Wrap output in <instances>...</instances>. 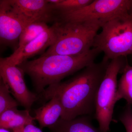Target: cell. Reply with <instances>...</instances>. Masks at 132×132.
<instances>
[{"label":"cell","mask_w":132,"mask_h":132,"mask_svg":"<svg viewBox=\"0 0 132 132\" xmlns=\"http://www.w3.org/2000/svg\"><path fill=\"white\" fill-rule=\"evenodd\" d=\"M110 61L103 57L92 63L68 80L48 86L38 95L43 105L57 97L63 108L60 118L71 120L79 116L95 114L97 92Z\"/></svg>","instance_id":"obj_1"},{"label":"cell","mask_w":132,"mask_h":132,"mask_svg":"<svg viewBox=\"0 0 132 132\" xmlns=\"http://www.w3.org/2000/svg\"><path fill=\"white\" fill-rule=\"evenodd\" d=\"M101 52L93 48L79 55H42L38 59L26 61L17 66L30 77L33 87L39 95L47 86L61 82L65 77L94 62Z\"/></svg>","instance_id":"obj_2"},{"label":"cell","mask_w":132,"mask_h":132,"mask_svg":"<svg viewBox=\"0 0 132 132\" xmlns=\"http://www.w3.org/2000/svg\"><path fill=\"white\" fill-rule=\"evenodd\" d=\"M104 22L98 20L54 22L56 40L42 55L73 56L88 52L93 48L95 36Z\"/></svg>","instance_id":"obj_3"},{"label":"cell","mask_w":132,"mask_h":132,"mask_svg":"<svg viewBox=\"0 0 132 132\" xmlns=\"http://www.w3.org/2000/svg\"><path fill=\"white\" fill-rule=\"evenodd\" d=\"M95 38L93 48L109 60L132 54V12L105 22Z\"/></svg>","instance_id":"obj_4"},{"label":"cell","mask_w":132,"mask_h":132,"mask_svg":"<svg viewBox=\"0 0 132 132\" xmlns=\"http://www.w3.org/2000/svg\"><path fill=\"white\" fill-rule=\"evenodd\" d=\"M128 63L126 57H121L110 61L105 74L98 90L95 101L94 116L101 132L110 131L114 108L116 103L117 77Z\"/></svg>","instance_id":"obj_5"},{"label":"cell","mask_w":132,"mask_h":132,"mask_svg":"<svg viewBox=\"0 0 132 132\" xmlns=\"http://www.w3.org/2000/svg\"><path fill=\"white\" fill-rule=\"evenodd\" d=\"M132 12V0H93L90 4L74 12L57 15L55 22L98 20L105 22Z\"/></svg>","instance_id":"obj_6"},{"label":"cell","mask_w":132,"mask_h":132,"mask_svg":"<svg viewBox=\"0 0 132 132\" xmlns=\"http://www.w3.org/2000/svg\"><path fill=\"white\" fill-rule=\"evenodd\" d=\"M24 71L19 66L0 58V78L7 86L10 93L25 109L31 111L32 106L38 101V95L31 92L24 80Z\"/></svg>","instance_id":"obj_7"},{"label":"cell","mask_w":132,"mask_h":132,"mask_svg":"<svg viewBox=\"0 0 132 132\" xmlns=\"http://www.w3.org/2000/svg\"><path fill=\"white\" fill-rule=\"evenodd\" d=\"M27 26L12 11L8 0L0 1V43L1 46L19 47L20 36Z\"/></svg>","instance_id":"obj_8"},{"label":"cell","mask_w":132,"mask_h":132,"mask_svg":"<svg viewBox=\"0 0 132 132\" xmlns=\"http://www.w3.org/2000/svg\"><path fill=\"white\" fill-rule=\"evenodd\" d=\"M12 11L27 25L35 22L54 21L47 0H8Z\"/></svg>","instance_id":"obj_9"},{"label":"cell","mask_w":132,"mask_h":132,"mask_svg":"<svg viewBox=\"0 0 132 132\" xmlns=\"http://www.w3.org/2000/svg\"><path fill=\"white\" fill-rule=\"evenodd\" d=\"M56 39V33L53 26L21 49L15 50L6 59L12 64L19 65L49 48L53 45Z\"/></svg>","instance_id":"obj_10"},{"label":"cell","mask_w":132,"mask_h":132,"mask_svg":"<svg viewBox=\"0 0 132 132\" xmlns=\"http://www.w3.org/2000/svg\"><path fill=\"white\" fill-rule=\"evenodd\" d=\"M63 111L60 100L54 96L40 107L35 109V120L38 121L41 129L49 128L57 123Z\"/></svg>","instance_id":"obj_11"},{"label":"cell","mask_w":132,"mask_h":132,"mask_svg":"<svg viewBox=\"0 0 132 132\" xmlns=\"http://www.w3.org/2000/svg\"><path fill=\"white\" fill-rule=\"evenodd\" d=\"M91 116H79L71 120L60 118L48 128L49 132H101L92 124Z\"/></svg>","instance_id":"obj_12"},{"label":"cell","mask_w":132,"mask_h":132,"mask_svg":"<svg viewBox=\"0 0 132 132\" xmlns=\"http://www.w3.org/2000/svg\"><path fill=\"white\" fill-rule=\"evenodd\" d=\"M28 110H19L17 107L8 109L0 114V128L12 130L33 124L34 117Z\"/></svg>","instance_id":"obj_13"},{"label":"cell","mask_w":132,"mask_h":132,"mask_svg":"<svg viewBox=\"0 0 132 132\" xmlns=\"http://www.w3.org/2000/svg\"><path fill=\"white\" fill-rule=\"evenodd\" d=\"M122 75L118 82L116 100L124 99L127 103L132 106V66L128 63L121 73Z\"/></svg>","instance_id":"obj_14"},{"label":"cell","mask_w":132,"mask_h":132,"mask_svg":"<svg viewBox=\"0 0 132 132\" xmlns=\"http://www.w3.org/2000/svg\"><path fill=\"white\" fill-rule=\"evenodd\" d=\"M47 23L45 22H35L26 26L20 36L19 47L16 50L21 49L49 29Z\"/></svg>","instance_id":"obj_15"},{"label":"cell","mask_w":132,"mask_h":132,"mask_svg":"<svg viewBox=\"0 0 132 132\" xmlns=\"http://www.w3.org/2000/svg\"><path fill=\"white\" fill-rule=\"evenodd\" d=\"M93 0H62L55 5L50 4L54 16L76 11L89 5Z\"/></svg>","instance_id":"obj_16"},{"label":"cell","mask_w":132,"mask_h":132,"mask_svg":"<svg viewBox=\"0 0 132 132\" xmlns=\"http://www.w3.org/2000/svg\"><path fill=\"white\" fill-rule=\"evenodd\" d=\"M10 94L7 86L0 79V114L8 109L17 107L20 105Z\"/></svg>","instance_id":"obj_17"},{"label":"cell","mask_w":132,"mask_h":132,"mask_svg":"<svg viewBox=\"0 0 132 132\" xmlns=\"http://www.w3.org/2000/svg\"><path fill=\"white\" fill-rule=\"evenodd\" d=\"M126 132H132V106L127 103L119 118Z\"/></svg>","instance_id":"obj_18"},{"label":"cell","mask_w":132,"mask_h":132,"mask_svg":"<svg viewBox=\"0 0 132 132\" xmlns=\"http://www.w3.org/2000/svg\"><path fill=\"white\" fill-rule=\"evenodd\" d=\"M24 132H43L40 128L36 126L33 124L26 125L24 127Z\"/></svg>","instance_id":"obj_19"},{"label":"cell","mask_w":132,"mask_h":132,"mask_svg":"<svg viewBox=\"0 0 132 132\" xmlns=\"http://www.w3.org/2000/svg\"><path fill=\"white\" fill-rule=\"evenodd\" d=\"M62 0H47V1L51 5H55L61 2Z\"/></svg>","instance_id":"obj_20"},{"label":"cell","mask_w":132,"mask_h":132,"mask_svg":"<svg viewBox=\"0 0 132 132\" xmlns=\"http://www.w3.org/2000/svg\"><path fill=\"white\" fill-rule=\"evenodd\" d=\"M0 132H10L7 129H4V128H0Z\"/></svg>","instance_id":"obj_21"}]
</instances>
